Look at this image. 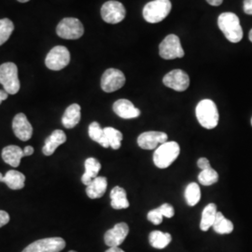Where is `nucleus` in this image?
Listing matches in <instances>:
<instances>
[{
  "label": "nucleus",
  "mask_w": 252,
  "mask_h": 252,
  "mask_svg": "<svg viewBox=\"0 0 252 252\" xmlns=\"http://www.w3.org/2000/svg\"><path fill=\"white\" fill-rule=\"evenodd\" d=\"M84 166H85V172L81 177V182L84 185L88 186L91 184V182L97 177L101 169V163L95 158L91 157L86 159V161L84 162Z\"/></svg>",
  "instance_id": "21"
},
{
  "label": "nucleus",
  "mask_w": 252,
  "mask_h": 252,
  "mask_svg": "<svg viewBox=\"0 0 252 252\" xmlns=\"http://www.w3.org/2000/svg\"><path fill=\"white\" fill-rule=\"evenodd\" d=\"M170 0H153L146 4L143 9V17L150 24L160 23L170 13Z\"/></svg>",
  "instance_id": "4"
},
{
  "label": "nucleus",
  "mask_w": 252,
  "mask_h": 252,
  "mask_svg": "<svg viewBox=\"0 0 252 252\" xmlns=\"http://www.w3.org/2000/svg\"><path fill=\"white\" fill-rule=\"evenodd\" d=\"M12 130L14 135L22 141L29 140L33 135V127L24 113H18L13 118Z\"/></svg>",
  "instance_id": "15"
},
{
  "label": "nucleus",
  "mask_w": 252,
  "mask_h": 252,
  "mask_svg": "<svg viewBox=\"0 0 252 252\" xmlns=\"http://www.w3.org/2000/svg\"><path fill=\"white\" fill-rule=\"evenodd\" d=\"M65 248V241L61 237H49L30 244L22 252H60Z\"/></svg>",
  "instance_id": "10"
},
{
  "label": "nucleus",
  "mask_w": 252,
  "mask_h": 252,
  "mask_svg": "<svg viewBox=\"0 0 252 252\" xmlns=\"http://www.w3.org/2000/svg\"><path fill=\"white\" fill-rule=\"evenodd\" d=\"M160 212L162 213V215L165 218H168L170 219L172 217L175 215V209L174 207H172L171 205L167 204V203H164L162 204V206L160 207H158Z\"/></svg>",
  "instance_id": "33"
},
{
  "label": "nucleus",
  "mask_w": 252,
  "mask_h": 252,
  "mask_svg": "<svg viewBox=\"0 0 252 252\" xmlns=\"http://www.w3.org/2000/svg\"><path fill=\"white\" fill-rule=\"evenodd\" d=\"M19 2H22V3H26V2H28L29 0H18Z\"/></svg>",
  "instance_id": "42"
},
{
  "label": "nucleus",
  "mask_w": 252,
  "mask_h": 252,
  "mask_svg": "<svg viewBox=\"0 0 252 252\" xmlns=\"http://www.w3.org/2000/svg\"><path fill=\"white\" fill-rule=\"evenodd\" d=\"M195 114L199 124L206 129H214L219 124V111L212 100L200 101L195 108Z\"/></svg>",
  "instance_id": "3"
},
{
  "label": "nucleus",
  "mask_w": 252,
  "mask_h": 252,
  "mask_svg": "<svg viewBox=\"0 0 252 252\" xmlns=\"http://www.w3.org/2000/svg\"><path fill=\"white\" fill-rule=\"evenodd\" d=\"M180 153V145L176 141H167L156 149L153 154V162L158 168H167L177 160Z\"/></svg>",
  "instance_id": "2"
},
{
  "label": "nucleus",
  "mask_w": 252,
  "mask_h": 252,
  "mask_svg": "<svg viewBox=\"0 0 252 252\" xmlns=\"http://www.w3.org/2000/svg\"><path fill=\"white\" fill-rule=\"evenodd\" d=\"M104 132L106 137L108 139L109 147L113 150H119L122 146V140L124 138V135L122 132H120L117 129L113 127H106L104 128Z\"/></svg>",
  "instance_id": "28"
},
{
  "label": "nucleus",
  "mask_w": 252,
  "mask_h": 252,
  "mask_svg": "<svg viewBox=\"0 0 252 252\" xmlns=\"http://www.w3.org/2000/svg\"><path fill=\"white\" fill-rule=\"evenodd\" d=\"M81 106L72 104L65 109L62 117V124L67 129H72L81 121Z\"/></svg>",
  "instance_id": "22"
},
{
  "label": "nucleus",
  "mask_w": 252,
  "mask_h": 252,
  "mask_svg": "<svg viewBox=\"0 0 252 252\" xmlns=\"http://www.w3.org/2000/svg\"><path fill=\"white\" fill-rule=\"evenodd\" d=\"M213 229L219 234H229L234 231V224L231 220L226 219L221 212H217L216 219L213 224Z\"/></svg>",
  "instance_id": "27"
},
{
  "label": "nucleus",
  "mask_w": 252,
  "mask_h": 252,
  "mask_svg": "<svg viewBox=\"0 0 252 252\" xmlns=\"http://www.w3.org/2000/svg\"><path fill=\"white\" fill-rule=\"evenodd\" d=\"M244 11L249 15H252V0H244Z\"/></svg>",
  "instance_id": "36"
},
{
  "label": "nucleus",
  "mask_w": 252,
  "mask_h": 252,
  "mask_svg": "<svg viewBox=\"0 0 252 252\" xmlns=\"http://www.w3.org/2000/svg\"><path fill=\"white\" fill-rule=\"evenodd\" d=\"M108 187V180L105 177H96L86 188V193L91 199L101 198Z\"/></svg>",
  "instance_id": "20"
},
{
  "label": "nucleus",
  "mask_w": 252,
  "mask_h": 252,
  "mask_svg": "<svg viewBox=\"0 0 252 252\" xmlns=\"http://www.w3.org/2000/svg\"><path fill=\"white\" fill-rule=\"evenodd\" d=\"M113 111L122 119H135L140 116V110L128 99H119L113 104Z\"/></svg>",
  "instance_id": "16"
},
{
  "label": "nucleus",
  "mask_w": 252,
  "mask_h": 252,
  "mask_svg": "<svg viewBox=\"0 0 252 252\" xmlns=\"http://www.w3.org/2000/svg\"><path fill=\"white\" fill-rule=\"evenodd\" d=\"M218 26L226 38L233 43H237L243 38V30L239 18L233 12L221 13L218 19Z\"/></svg>",
  "instance_id": "1"
},
{
  "label": "nucleus",
  "mask_w": 252,
  "mask_h": 252,
  "mask_svg": "<svg viewBox=\"0 0 252 252\" xmlns=\"http://www.w3.org/2000/svg\"><path fill=\"white\" fill-rule=\"evenodd\" d=\"M8 93L5 90H0V104L8 98Z\"/></svg>",
  "instance_id": "39"
},
{
  "label": "nucleus",
  "mask_w": 252,
  "mask_h": 252,
  "mask_svg": "<svg viewBox=\"0 0 252 252\" xmlns=\"http://www.w3.org/2000/svg\"><path fill=\"white\" fill-rule=\"evenodd\" d=\"M163 84L177 92H184L189 86V78L188 74L181 69H174L167 73L163 79Z\"/></svg>",
  "instance_id": "12"
},
{
  "label": "nucleus",
  "mask_w": 252,
  "mask_h": 252,
  "mask_svg": "<svg viewBox=\"0 0 252 252\" xmlns=\"http://www.w3.org/2000/svg\"><path fill=\"white\" fill-rule=\"evenodd\" d=\"M106 252H125L122 249H120L119 247L117 248H109L108 251H106Z\"/></svg>",
  "instance_id": "40"
},
{
  "label": "nucleus",
  "mask_w": 252,
  "mask_h": 252,
  "mask_svg": "<svg viewBox=\"0 0 252 252\" xmlns=\"http://www.w3.org/2000/svg\"><path fill=\"white\" fill-rule=\"evenodd\" d=\"M185 199L189 207H194L198 204L201 199V190L197 183L191 182L186 187Z\"/></svg>",
  "instance_id": "29"
},
{
  "label": "nucleus",
  "mask_w": 252,
  "mask_h": 252,
  "mask_svg": "<svg viewBox=\"0 0 252 252\" xmlns=\"http://www.w3.org/2000/svg\"><path fill=\"white\" fill-rule=\"evenodd\" d=\"M66 141V135L62 130H54V132L49 135L46 139L45 144L43 146L42 153L46 156H51L54 154L55 150Z\"/></svg>",
  "instance_id": "18"
},
{
  "label": "nucleus",
  "mask_w": 252,
  "mask_h": 252,
  "mask_svg": "<svg viewBox=\"0 0 252 252\" xmlns=\"http://www.w3.org/2000/svg\"><path fill=\"white\" fill-rule=\"evenodd\" d=\"M110 198H111V207L114 209H126L128 208L130 204L127 199L126 189L122 187L116 186L110 191Z\"/></svg>",
  "instance_id": "23"
},
{
  "label": "nucleus",
  "mask_w": 252,
  "mask_h": 252,
  "mask_svg": "<svg viewBox=\"0 0 252 252\" xmlns=\"http://www.w3.org/2000/svg\"><path fill=\"white\" fill-rule=\"evenodd\" d=\"M3 161L13 167H18L22 158L25 156L24 150L18 146L9 145L2 150L1 153Z\"/></svg>",
  "instance_id": "17"
},
{
  "label": "nucleus",
  "mask_w": 252,
  "mask_h": 252,
  "mask_svg": "<svg viewBox=\"0 0 252 252\" xmlns=\"http://www.w3.org/2000/svg\"><path fill=\"white\" fill-rule=\"evenodd\" d=\"M207 2L209 5H211V6L218 7V6L221 5V3L223 2V0H207Z\"/></svg>",
  "instance_id": "38"
},
{
  "label": "nucleus",
  "mask_w": 252,
  "mask_h": 252,
  "mask_svg": "<svg viewBox=\"0 0 252 252\" xmlns=\"http://www.w3.org/2000/svg\"><path fill=\"white\" fill-rule=\"evenodd\" d=\"M57 35L64 39H78L84 33L81 21L77 18H64L56 27Z\"/></svg>",
  "instance_id": "7"
},
{
  "label": "nucleus",
  "mask_w": 252,
  "mask_h": 252,
  "mask_svg": "<svg viewBox=\"0 0 252 252\" xmlns=\"http://www.w3.org/2000/svg\"><path fill=\"white\" fill-rule=\"evenodd\" d=\"M0 83L9 94H16L20 90L18 68L14 63H2L0 65Z\"/></svg>",
  "instance_id": "5"
},
{
  "label": "nucleus",
  "mask_w": 252,
  "mask_h": 252,
  "mask_svg": "<svg viewBox=\"0 0 252 252\" xmlns=\"http://www.w3.org/2000/svg\"><path fill=\"white\" fill-rule=\"evenodd\" d=\"M217 206L213 203L208 204L207 207L204 208L203 213H202V219H201V222H200V229L204 232L208 231L215 221L216 219Z\"/></svg>",
  "instance_id": "24"
},
{
  "label": "nucleus",
  "mask_w": 252,
  "mask_h": 252,
  "mask_svg": "<svg viewBox=\"0 0 252 252\" xmlns=\"http://www.w3.org/2000/svg\"><path fill=\"white\" fill-rule=\"evenodd\" d=\"M150 244L154 249L162 250L166 248L172 241L171 234L162 233L161 231H153L149 236Z\"/></svg>",
  "instance_id": "25"
},
{
  "label": "nucleus",
  "mask_w": 252,
  "mask_h": 252,
  "mask_svg": "<svg viewBox=\"0 0 252 252\" xmlns=\"http://www.w3.org/2000/svg\"><path fill=\"white\" fill-rule=\"evenodd\" d=\"M69 62L70 54L64 46H55L46 56V66L49 69L54 71H59L63 69Z\"/></svg>",
  "instance_id": "6"
},
{
  "label": "nucleus",
  "mask_w": 252,
  "mask_h": 252,
  "mask_svg": "<svg viewBox=\"0 0 252 252\" xmlns=\"http://www.w3.org/2000/svg\"><path fill=\"white\" fill-rule=\"evenodd\" d=\"M14 30V25L9 19H0V46L9 38Z\"/></svg>",
  "instance_id": "31"
},
{
  "label": "nucleus",
  "mask_w": 252,
  "mask_h": 252,
  "mask_svg": "<svg viewBox=\"0 0 252 252\" xmlns=\"http://www.w3.org/2000/svg\"><path fill=\"white\" fill-rule=\"evenodd\" d=\"M197 165H198L199 168L202 169V170H205V169L211 167L210 166V162L205 157H202V158L199 159L198 161H197Z\"/></svg>",
  "instance_id": "35"
},
{
  "label": "nucleus",
  "mask_w": 252,
  "mask_h": 252,
  "mask_svg": "<svg viewBox=\"0 0 252 252\" xmlns=\"http://www.w3.org/2000/svg\"><path fill=\"white\" fill-rule=\"evenodd\" d=\"M250 40L252 42V29L251 30V32H250Z\"/></svg>",
  "instance_id": "41"
},
{
  "label": "nucleus",
  "mask_w": 252,
  "mask_h": 252,
  "mask_svg": "<svg viewBox=\"0 0 252 252\" xmlns=\"http://www.w3.org/2000/svg\"><path fill=\"white\" fill-rule=\"evenodd\" d=\"M159 54L162 59L172 60L184 56V50L180 43L179 36L168 35L163 38L159 46Z\"/></svg>",
  "instance_id": "8"
},
{
  "label": "nucleus",
  "mask_w": 252,
  "mask_h": 252,
  "mask_svg": "<svg viewBox=\"0 0 252 252\" xmlns=\"http://www.w3.org/2000/svg\"><path fill=\"white\" fill-rule=\"evenodd\" d=\"M147 218H148V220H149L151 222H153L154 225H159V224H161L162 222L163 216H162V213L160 212L159 208H156V209L151 210V211L148 213Z\"/></svg>",
  "instance_id": "32"
},
{
  "label": "nucleus",
  "mask_w": 252,
  "mask_h": 252,
  "mask_svg": "<svg viewBox=\"0 0 252 252\" xmlns=\"http://www.w3.org/2000/svg\"><path fill=\"white\" fill-rule=\"evenodd\" d=\"M26 176L16 170H9L3 176L0 173V182H4L11 189H21L25 187Z\"/></svg>",
  "instance_id": "19"
},
{
  "label": "nucleus",
  "mask_w": 252,
  "mask_h": 252,
  "mask_svg": "<svg viewBox=\"0 0 252 252\" xmlns=\"http://www.w3.org/2000/svg\"><path fill=\"white\" fill-rule=\"evenodd\" d=\"M34 153V148L31 147V146H27L25 149H24V154L25 156H30Z\"/></svg>",
  "instance_id": "37"
},
{
  "label": "nucleus",
  "mask_w": 252,
  "mask_h": 252,
  "mask_svg": "<svg viewBox=\"0 0 252 252\" xmlns=\"http://www.w3.org/2000/svg\"><path fill=\"white\" fill-rule=\"evenodd\" d=\"M125 6L116 0L107 1L101 8L102 19L108 24H119L126 18Z\"/></svg>",
  "instance_id": "9"
},
{
  "label": "nucleus",
  "mask_w": 252,
  "mask_h": 252,
  "mask_svg": "<svg viewBox=\"0 0 252 252\" xmlns=\"http://www.w3.org/2000/svg\"><path fill=\"white\" fill-rule=\"evenodd\" d=\"M198 180L203 186H211L219 180V174L212 167L202 170L199 174Z\"/></svg>",
  "instance_id": "30"
},
{
  "label": "nucleus",
  "mask_w": 252,
  "mask_h": 252,
  "mask_svg": "<svg viewBox=\"0 0 252 252\" xmlns=\"http://www.w3.org/2000/svg\"><path fill=\"white\" fill-rule=\"evenodd\" d=\"M88 133H89V136L92 140L97 142L103 148H106V149L109 148V144H108V139L105 135L104 129L100 126L98 123H96V122L92 123L88 128Z\"/></svg>",
  "instance_id": "26"
},
{
  "label": "nucleus",
  "mask_w": 252,
  "mask_h": 252,
  "mask_svg": "<svg viewBox=\"0 0 252 252\" xmlns=\"http://www.w3.org/2000/svg\"><path fill=\"white\" fill-rule=\"evenodd\" d=\"M9 221V213L4 210H0V228L6 225Z\"/></svg>",
  "instance_id": "34"
},
{
  "label": "nucleus",
  "mask_w": 252,
  "mask_h": 252,
  "mask_svg": "<svg viewBox=\"0 0 252 252\" xmlns=\"http://www.w3.org/2000/svg\"><path fill=\"white\" fill-rule=\"evenodd\" d=\"M69 252H74V251H70Z\"/></svg>",
  "instance_id": "43"
},
{
  "label": "nucleus",
  "mask_w": 252,
  "mask_h": 252,
  "mask_svg": "<svg viewBox=\"0 0 252 252\" xmlns=\"http://www.w3.org/2000/svg\"><path fill=\"white\" fill-rule=\"evenodd\" d=\"M168 136L163 132H145L137 137V144L143 150H154L160 145L167 142Z\"/></svg>",
  "instance_id": "13"
},
{
  "label": "nucleus",
  "mask_w": 252,
  "mask_h": 252,
  "mask_svg": "<svg viewBox=\"0 0 252 252\" xmlns=\"http://www.w3.org/2000/svg\"><path fill=\"white\" fill-rule=\"evenodd\" d=\"M126 84V76L116 68L107 69L101 79V88L106 93H113Z\"/></svg>",
  "instance_id": "11"
},
{
  "label": "nucleus",
  "mask_w": 252,
  "mask_h": 252,
  "mask_svg": "<svg viewBox=\"0 0 252 252\" xmlns=\"http://www.w3.org/2000/svg\"><path fill=\"white\" fill-rule=\"evenodd\" d=\"M129 234V227L126 222H120L109 229L104 235L105 244L109 248H117L124 243Z\"/></svg>",
  "instance_id": "14"
},
{
  "label": "nucleus",
  "mask_w": 252,
  "mask_h": 252,
  "mask_svg": "<svg viewBox=\"0 0 252 252\" xmlns=\"http://www.w3.org/2000/svg\"></svg>",
  "instance_id": "44"
}]
</instances>
